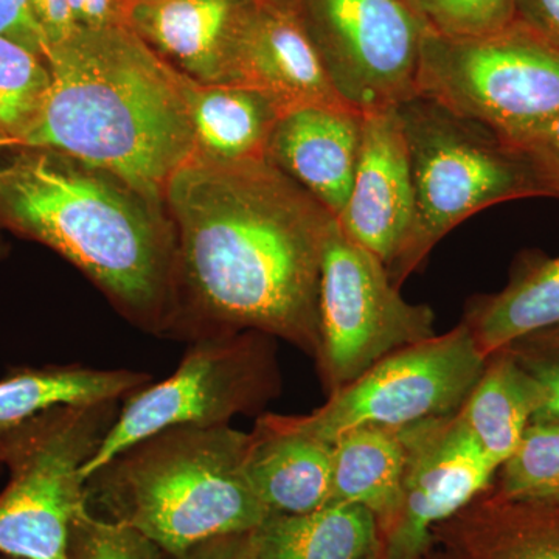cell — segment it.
Listing matches in <instances>:
<instances>
[{
  "mask_svg": "<svg viewBox=\"0 0 559 559\" xmlns=\"http://www.w3.org/2000/svg\"><path fill=\"white\" fill-rule=\"evenodd\" d=\"M164 201L176 238L167 336L190 344L259 331L316 358L333 213L266 156L197 153Z\"/></svg>",
  "mask_w": 559,
  "mask_h": 559,
  "instance_id": "6da1fadb",
  "label": "cell"
},
{
  "mask_svg": "<svg viewBox=\"0 0 559 559\" xmlns=\"http://www.w3.org/2000/svg\"><path fill=\"white\" fill-rule=\"evenodd\" d=\"M50 86L11 146L116 176L151 204L198 153L186 76L120 27L79 28L46 51Z\"/></svg>",
  "mask_w": 559,
  "mask_h": 559,
  "instance_id": "7a4b0ae2",
  "label": "cell"
},
{
  "mask_svg": "<svg viewBox=\"0 0 559 559\" xmlns=\"http://www.w3.org/2000/svg\"><path fill=\"white\" fill-rule=\"evenodd\" d=\"M116 176L27 148L0 165V218L79 267L139 329L167 336L171 224Z\"/></svg>",
  "mask_w": 559,
  "mask_h": 559,
  "instance_id": "3957f363",
  "label": "cell"
},
{
  "mask_svg": "<svg viewBox=\"0 0 559 559\" xmlns=\"http://www.w3.org/2000/svg\"><path fill=\"white\" fill-rule=\"evenodd\" d=\"M249 433L179 426L135 441L84 480V510L167 555L253 532L270 516L246 474Z\"/></svg>",
  "mask_w": 559,
  "mask_h": 559,
  "instance_id": "277c9868",
  "label": "cell"
},
{
  "mask_svg": "<svg viewBox=\"0 0 559 559\" xmlns=\"http://www.w3.org/2000/svg\"><path fill=\"white\" fill-rule=\"evenodd\" d=\"M414 179V221L388 267L401 286L459 224L502 202L546 198L522 154L495 131L415 95L396 106Z\"/></svg>",
  "mask_w": 559,
  "mask_h": 559,
  "instance_id": "5b68a950",
  "label": "cell"
},
{
  "mask_svg": "<svg viewBox=\"0 0 559 559\" xmlns=\"http://www.w3.org/2000/svg\"><path fill=\"white\" fill-rule=\"evenodd\" d=\"M417 95L511 143L559 112V51L520 20L477 38L428 28Z\"/></svg>",
  "mask_w": 559,
  "mask_h": 559,
  "instance_id": "8992f818",
  "label": "cell"
},
{
  "mask_svg": "<svg viewBox=\"0 0 559 559\" xmlns=\"http://www.w3.org/2000/svg\"><path fill=\"white\" fill-rule=\"evenodd\" d=\"M121 401L64 406L43 415L3 460L0 555L70 559V533L84 509V466L100 450Z\"/></svg>",
  "mask_w": 559,
  "mask_h": 559,
  "instance_id": "52a82bcc",
  "label": "cell"
},
{
  "mask_svg": "<svg viewBox=\"0 0 559 559\" xmlns=\"http://www.w3.org/2000/svg\"><path fill=\"white\" fill-rule=\"evenodd\" d=\"M274 341L259 331H242L190 342L171 377L123 400L100 450L84 466L83 480L160 430L227 426L235 417L263 411L282 389Z\"/></svg>",
  "mask_w": 559,
  "mask_h": 559,
  "instance_id": "ba28073f",
  "label": "cell"
},
{
  "mask_svg": "<svg viewBox=\"0 0 559 559\" xmlns=\"http://www.w3.org/2000/svg\"><path fill=\"white\" fill-rule=\"evenodd\" d=\"M436 314L411 304L377 255L349 240L337 221L320 267L319 349L316 364L333 393L385 356L436 336Z\"/></svg>",
  "mask_w": 559,
  "mask_h": 559,
  "instance_id": "9c48e42d",
  "label": "cell"
},
{
  "mask_svg": "<svg viewBox=\"0 0 559 559\" xmlns=\"http://www.w3.org/2000/svg\"><path fill=\"white\" fill-rule=\"evenodd\" d=\"M465 322L401 348L330 393L319 409L288 415L297 429L333 444L364 426L403 428L457 414L487 366Z\"/></svg>",
  "mask_w": 559,
  "mask_h": 559,
  "instance_id": "30bf717a",
  "label": "cell"
},
{
  "mask_svg": "<svg viewBox=\"0 0 559 559\" xmlns=\"http://www.w3.org/2000/svg\"><path fill=\"white\" fill-rule=\"evenodd\" d=\"M308 33L342 100L396 108L417 95L425 22L406 0H301Z\"/></svg>",
  "mask_w": 559,
  "mask_h": 559,
  "instance_id": "8fae6325",
  "label": "cell"
},
{
  "mask_svg": "<svg viewBox=\"0 0 559 559\" xmlns=\"http://www.w3.org/2000/svg\"><path fill=\"white\" fill-rule=\"evenodd\" d=\"M407 465L395 521L381 536L382 559H426L433 530L492 488L499 466L459 414L403 426Z\"/></svg>",
  "mask_w": 559,
  "mask_h": 559,
  "instance_id": "7c38bea8",
  "label": "cell"
},
{
  "mask_svg": "<svg viewBox=\"0 0 559 559\" xmlns=\"http://www.w3.org/2000/svg\"><path fill=\"white\" fill-rule=\"evenodd\" d=\"M414 210L409 150L396 108L364 112L358 167L337 224L389 267L406 241Z\"/></svg>",
  "mask_w": 559,
  "mask_h": 559,
  "instance_id": "4fadbf2b",
  "label": "cell"
},
{
  "mask_svg": "<svg viewBox=\"0 0 559 559\" xmlns=\"http://www.w3.org/2000/svg\"><path fill=\"white\" fill-rule=\"evenodd\" d=\"M362 139V114L349 106H301L280 116L266 157L340 218Z\"/></svg>",
  "mask_w": 559,
  "mask_h": 559,
  "instance_id": "5bb4252c",
  "label": "cell"
},
{
  "mask_svg": "<svg viewBox=\"0 0 559 559\" xmlns=\"http://www.w3.org/2000/svg\"><path fill=\"white\" fill-rule=\"evenodd\" d=\"M238 84L267 95L283 114L301 106H348L334 90L299 17L283 7L259 5L250 13L241 38Z\"/></svg>",
  "mask_w": 559,
  "mask_h": 559,
  "instance_id": "9a60e30c",
  "label": "cell"
},
{
  "mask_svg": "<svg viewBox=\"0 0 559 559\" xmlns=\"http://www.w3.org/2000/svg\"><path fill=\"white\" fill-rule=\"evenodd\" d=\"M250 13L238 0H151L134 10V17L183 75L201 84H238Z\"/></svg>",
  "mask_w": 559,
  "mask_h": 559,
  "instance_id": "2e32d148",
  "label": "cell"
},
{
  "mask_svg": "<svg viewBox=\"0 0 559 559\" xmlns=\"http://www.w3.org/2000/svg\"><path fill=\"white\" fill-rule=\"evenodd\" d=\"M249 433L246 474L270 513L305 514L331 502L333 444L266 414Z\"/></svg>",
  "mask_w": 559,
  "mask_h": 559,
  "instance_id": "e0dca14e",
  "label": "cell"
},
{
  "mask_svg": "<svg viewBox=\"0 0 559 559\" xmlns=\"http://www.w3.org/2000/svg\"><path fill=\"white\" fill-rule=\"evenodd\" d=\"M454 559H559V500L524 502L495 489L433 530Z\"/></svg>",
  "mask_w": 559,
  "mask_h": 559,
  "instance_id": "ac0fdd59",
  "label": "cell"
},
{
  "mask_svg": "<svg viewBox=\"0 0 559 559\" xmlns=\"http://www.w3.org/2000/svg\"><path fill=\"white\" fill-rule=\"evenodd\" d=\"M150 382L145 371L80 364L13 367L0 378V469L11 444L43 415L58 407L123 401Z\"/></svg>",
  "mask_w": 559,
  "mask_h": 559,
  "instance_id": "d6986e66",
  "label": "cell"
},
{
  "mask_svg": "<svg viewBox=\"0 0 559 559\" xmlns=\"http://www.w3.org/2000/svg\"><path fill=\"white\" fill-rule=\"evenodd\" d=\"M406 465L403 428L364 426L349 430L333 443L330 503L369 510L382 536L399 514Z\"/></svg>",
  "mask_w": 559,
  "mask_h": 559,
  "instance_id": "ffe728a7",
  "label": "cell"
},
{
  "mask_svg": "<svg viewBox=\"0 0 559 559\" xmlns=\"http://www.w3.org/2000/svg\"><path fill=\"white\" fill-rule=\"evenodd\" d=\"M186 76V98L198 153L221 160L266 156L282 109L242 84H201Z\"/></svg>",
  "mask_w": 559,
  "mask_h": 559,
  "instance_id": "44dd1931",
  "label": "cell"
},
{
  "mask_svg": "<svg viewBox=\"0 0 559 559\" xmlns=\"http://www.w3.org/2000/svg\"><path fill=\"white\" fill-rule=\"evenodd\" d=\"M381 554L369 510L329 503L305 514L271 513L257 528V559H367Z\"/></svg>",
  "mask_w": 559,
  "mask_h": 559,
  "instance_id": "7402d4cb",
  "label": "cell"
},
{
  "mask_svg": "<svg viewBox=\"0 0 559 559\" xmlns=\"http://www.w3.org/2000/svg\"><path fill=\"white\" fill-rule=\"evenodd\" d=\"M463 322L487 358L522 337L559 329V257L525 260L500 293L474 300Z\"/></svg>",
  "mask_w": 559,
  "mask_h": 559,
  "instance_id": "603a6c76",
  "label": "cell"
},
{
  "mask_svg": "<svg viewBox=\"0 0 559 559\" xmlns=\"http://www.w3.org/2000/svg\"><path fill=\"white\" fill-rule=\"evenodd\" d=\"M538 407L535 381L510 349L503 348L488 356L487 366L457 414L500 468L516 450Z\"/></svg>",
  "mask_w": 559,
  "mask_h": 559,
  "instance_id": "cb8c5ba5",
  "label": "cell"
},
{
  "mask_svg": "<svg viewBox=\"0 0 559 559\" xmlns=\"http://www.w3.org/2000/svg\"><path fill=\"white\" fill-rule=\"evenodd\" d=\"M496 492L524 502L559 500V425L533 421L499 468Z\"/></svg>",
  "mask_w": 559,
  "mask_h": 559,
  "instance_id": "d4e9b609",
  "label": "cell"
},
{
  "mask_svg": "<svg viewBox=\"0 0 559 559\" xmlns=\"http://www.w3.org/2000/svg\"><path fill=\"white\" fill-rule=\"evenodd\" d=\"M49 86L46 60L0 36V131L9 138V146L33 119Z\"/></svg>",
  "mask_w": 559,
  "mask_h": 559,
  "instance_id": "484cf974",
  "label": "cell"
},
{
  "mask_svg": "<svg viewBox=\"0 0 559 559\" xmlns=\"http://www.w3.org/2000/svg\"><path fill=\"white\" fill-rule=\"evenodd\" d=\"M426 27L447 38H477L516 21V0H406Z\"/></svg>",
  "mask_w": 559,
  "mask_h": 559,
  "instance_id": "4316f807",
  "label": "cell"
},
{
  "mask_svg": "<svg viewBox=\"0 0 559 559\" xmlns=\"http://www.w3.org/2000/svg\"><path fill=\"white\" fill-rule=\"evenodd\" d=\"M156 544L127 525L98 520L86 510L70 533V559H165Z\"/></svg>",
  "mask_w": 559,
  "mask_h": 559,
  "instance_id": "83f0119b",
  "label": "cell"
},
{
  "mask_svg": "<svg viewBox=\"0 0 559 559\" xmlns=\"http://www.w3.org/2000/svg\"><path fill=\"white\" fill-rule=\"evenodd\" d=\"M506 348L538 388L539 407L533 421L559 425V329L522 337Z\"/></svg>",
  "mask_w": 559,
  "mask_h": 559,
  "instance_id": "f1b7e54d",
  "label": "cell"
},
{
  "mask_svg": "<svg viewBox=\"0 0 559 559\" xmlns=\"http://www.w3.org/2000/svg\"><path fill=\"white\" fill-rule=\"evenodd\" d=\"M532 168L546 198L559 200V112L510 143Z\"/></svg>",
  "mask_w": 559,
  "mask_h": 559,
  "instance_id": "f546056e",
  "label": "cell"
},
{
  "mask_svg": "<svg viewBox=\"0 0 559 559\" xmlns=\"http://www.w3.org/2000/svg\"><path fill=\"white\" fill-rule=\"evenodd\" d=\"M0 36L27 47L46 60V35L33 13L31 0H0Z\"/></svg>",
  "mask_w": 559,
  "mask_h": 559,
  "instance_id": "4dcf8cb0",
  "label": "cell"
},
{
  "mask_svg": "<svg viewBox=\"0 0 559 559\" xmlns=\"http://www.w3.org/2000/svg\"><path fill=\"white\" fill-rule=\"evenodd\" d=\"M165 559H257V530L204 540L183 554L167 555Z\"/></svg>",
  "mask_w": 559,
  "mask_h": 559,
  "instance_id": "1f68e13d",
  "label": "cell"
},
{
  "mask_svg": "<svg viewBox=\"0 0 559 559\" xmlns=\"http://www.w3.org/2000/svg\"><path fill=\"white\" fill-rule=\"evenodd\" d=\"M516 20L559 51V0H516Z\"/></svg>",
  "mask_w": 559,
  "mask_h": 559,
  "instance_id": "d6a6232c",
  "label": "cell"
},
{
  "mask_svg": "<svg viewBox=\"0 0 559 559\" xmlns=\"http://www.w3.org/2000/svg\"><path fill=\"white\" fill-rule=\"evenodd\" d=\"M69 7L79 28L120 27L123 20V0H69Z\"/></svg>",
  "mask_w": 559,
  "mask_h": 559,
  "instance_id": "836d02e7",
  "label": "cell"
},
{
  "mask_svg": "<svg viewBox=\"0 0 559 559\" xmlns=\"http://www.w3.org/2000/svg\"><path fill=\"white\" fill-rule=\"evenodd\" d=\"M31 2L33 13L49 46L61 43L79 31L70 13L69 0H31Z\"/></svg>",
  "mask_w": 559,
  "mask_h": 559,
  "instance_id": "e575fe53",
  "label": "cell"
},
{
  "mask_svg": "<svg viewBox=\"0 0 559 559\" xmlns=\"http://www.w3.org/2000/svg\"><path fill=\"white\" fill-rule=\"evenodd\" d=\"M257 3H259V5H264V7H282V0H255Z\"/></svg>",
  "mask_w": 559,
  "mask_h": 559,
  "instance_id": "d590c367",
  "label": "cell"
},
{
  "mask_svg": "<svg viewBox=\"0 0 559 559\" xmlns=\"http://www.w3.org/2000/svg\"><path fill=\"white\" fill-rule=\"evenodd\" d=\"M9 146V138L0 131V148H7Z\"/></svg>",
  "mask_w": 559,
  "mask_h": 559,
  "instance_id": "8d00e7d4",
  "label": "cell"
},
{
  "mask_svg": "<svg viewBox=\"0 0 559 559\" xmlns=\"http://www.w3.org/2000/svg\"><path fill=\"white\" fill-rule=\"evenodd\" d=\"M0 559H20V558H13V557H7V555H0Z\"/></svg>",
  "mask_w": 559,
  "mask_h": 559,
  "instance_id": "74e56055",
  "label": "cell"
},
{
  "mask_svg": "<svg viewBox=\"0 0 559 559\" xmlns=\"http://www.w3.org/2000/svg\"><path fill=\"white\" fill-rule=\"evenodd\" d=\"M367 559H382V558H381V554H380V555H373V557H370Z\"/></svg>",
  "mask_w": 559,
  "mask_h": 559,
  "instance_id": "f35d334b",
  "label": "cell"
},
{
  "mask_svg": "<svg viewBox=\"0 0 559 559\" xmlns=\"http://www.w3.org/2000/svg\"><path fill=\"white\" fill-rule=\"evenodd\" d=\"M448 559H454V558H452V557H450V555H448Z\"/></svg>",
  "mask_w": 559,
  "mask_h": 559,
  "instance_id": "ab89813d",
  "label": "cell"
}]
</instances>
